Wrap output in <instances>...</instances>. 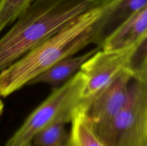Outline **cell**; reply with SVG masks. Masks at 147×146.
I'll return each mask as SVG.
<instances>
[{
  "mask_svg": "<svg viewBox=\"0 0 147 146\" xmlns=\"http://www.w3.org/2000/svg\"><path fill=\"white\" fill-rule=\"evenodd\" d=\"M121 0H96L60 31L0 72V96L17 91L57 62L90 44L100 48L106 16Z\"/></svg>",
  "mask_w": 147,
  "mask_h": 146,
  "instance_id": "obj_1",
  "label": "cell"
},
{
  "mask_svg": "<svg viewBox=\"0 0 147 146\" xmlns=\"http://www.w3.org/2000/svg\"><path fill=\"white\" fill-rule=\"evenodd\" d=\"M93 2L33 0L0 39V72L60 31Z\"/></svg>",
  "mask_w": 147,
  "mask_h": 146,
  "instance_id": "obj_2",
  "label": "cell"
},
{
  "mask_svg": "<svg viewBox=\"0 0 147 146\" xmlns=\"http://www.w3.org/2000/svg\"><path fill=\"white\" fill-rule=\"evenodd\" d=\"M86 79L80 71L53 92L27 117L4 146H23L32 143L40 130L56 121L71 122L84 96Z\"/></svg>",
  "mask_w": 147,
  "mask_h": 146,
  "instance_id": "obj_3",
  "label": "cell"
},
{
  "mask_svg": "<svg viewBox=\"0 0 147 146\" xmlns=\"http://www.w3.org/2000/svg\"><path fill=\"white\" fill-rule=\"evenodd\" d=\"M90 123L103 146H147V82L133 79L121 111L109 121Z\"/></svg>",
  "mask_w": 147,
  "mask_h": 146,
  "instance_id": "obj_4",
  "label": "cell"
},
{
  "mask_svg": "<svg viewBox=\"0 0 147 146\" xmlns=\"http://www.w3.org/2000/svg\"><path fill=\"white\" fill-rule=\"evenodd\" d=\"M146 40L123 50H98L83 63L80 69L86 79L83 97L100 90L123 70H129L134 79L146 77Z\"/></svg>",
  "mask_w": 147,
  "mask_h": 146,
  "instance_id": "obj_5",
  "label": "cell"
},
{
  "mask_svg": "<svg viewBox=\"0 0 147 146\" xmlns=\"http://www.w3.org/2000/svg\"><path fill=\"white\" fill-rule=\"evenodd\" d=\"M133 79L129 70H123L100 90L83 97L79 110L91 123L109 121L126 105Z\"/></svg>",
  "mask_w": 147,
  "mask_h": 146,
  "instance_id": "obj_6",
  "label": "cell"
},
{
  "mask_svg": "<svg viewBox=\"0 0 147 146\" xmlns=\"http://www.w3.org/2000/svg\"><path fill=\"white\" fill-rule=\"evenodd\" d=\"M147 38V7L118 26L102 42L100 50L116 51L134 45Z\"/></svg>",
  "mask_w": 147,
  "mask_h": 146,
  "instance_id": "obj_7",
  "label": "cell"
},
{
  "mask_svg": "<svg viewBox=\"0 0 147 146\" xmlns=\"http://www.w3.org/2000/svg\"><path fill=\"white\" fill-rule=\"evenodd\" d=\"M99 50L100 49L97 47L80 55H73L63 59L37 76L28 84L43 83L54 89L57 88L80 71L82 64Z\"/></svg>",
  "mask_w": 147,
  "mask_h": 146,
  "instance_id": "obj_8",
  "label": "cell"
},
{
  "mask_svg": "<svg viewBox=\"0 0 147 146\" xmlns=\"http://www.w3.org/2000/svg\"><path fill=\"white\" fill-rule=\"evenodd\" d=\"M145 7L147 0H121L105 19L101 31L102 42L118 26Z\"/></svg>",
  "mask_w": 147,
  "mask_h": 146,
  "instance_id": "obj_9",
  "label": "cell"
},
{
  "mask_svg": "<svg viewBox=\"0 0 147 146\" xmlns=\"http://www.w3.org/2000/svg\"><path fill=\"white\" fill-rule=\"evenodd\" d=\"M70 123L67 146H103L93 133L90 122L79 107Z\"/></svg>",
  "mask_w": 147,
  "mask_h": 146,
  "instance_id": "obj_10",
  "label": "cell"
},
{
  "mask_svg": "<svg viewBox=\"0 0 147 146\" xmlns=\"http://www.w3.org/2000/svg\"><path fill=\"white\" fill-rule=\"evenodd\" d=\"M65 122L52 123L38 132L33 137L34 146H65L68 143L69 134Z\"/></svg>",
  "mask_w": 147,
  "mask_h": 146,
  "instance_id": "obj_11",
  "label": "cell"
},
{
  "mask_svg": "<svg viewBox=\"0 0 147 146\" xmlns=\"http://www.w3.org/2000/svg\"><path fill=\"white\" fill-rule=\"evenodd\" d=\"M33 0H0V33L13 24Z\"/></svg>",
  "mask_w": 147,
  "mask_h": 146,
  "instance_id": "obj_12",
  "label": "cell"
},
{
  "mask_svg": "<svg viewBox=\"0 0 147 146\" xmlns=\"http://www.w3.org/2000/svg\"><path fill=\"white\" fill-rule=\"evenodd\" d=\"M3 110H4V104H3L2 101L0 100V115H1V113H2Z\"/></svg>",
  "mask_w": 147,
  "mask_h": 146,
  "instance_id": "obj_13",
  "label": "cell"
},
{
  "mask_svg": "<svg viewBox=\"0 0 147 146\" xmlns=\"http://www.w3.org/2000/svg\"><path fill=\"white\" fill-rule=\"evenodd\" d=\"M23 146H32V143H27V144H25Z\"/></svg>",
  "mask_w": 147,
  "mask_h": 146,
  "instance_id": "obj_14",
  "label": "cell"
},
{
  "mask_svg": "<svg viewBox=\"0 0 147 146\" xmlns=\"http://www.w3.org/2000/svg\"><path fill=\"white\" fill-rule=\"evenodd\" d=\"M86 1H89V2H93V1H96V0H86Z\"/></svg>",
  "mask_w": 147,
  "mask_h": 146,
  "instance_id": "obj_15",
  "label": "cell"
},
{
  "mask_svg": "<svg viewBox=\"0 0 147 146\" xmlns=\"http://www.w3.org/2000/svg\"><path fill=\"white\" fill-rule=\"evenodd\" d=\"M65 146H67V145H65Z\"/></svg>",
  "mask_w": 147,
  "mask_h": 146,
  "instance_id": "obj_16",
  "label": "cell"
}]
</instances>
